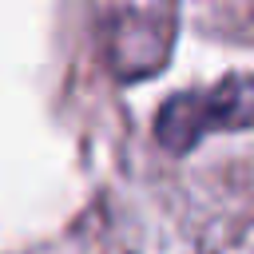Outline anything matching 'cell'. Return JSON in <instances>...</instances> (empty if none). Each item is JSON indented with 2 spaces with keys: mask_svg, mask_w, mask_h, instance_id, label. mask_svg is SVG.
Returning <instances> with one entry per match:
<instances>
[{
  "mask_svg": "<svg viewBox=\"0 0 254 254\" xmlns=\"http://www.w3.org/2000/svg\"><path fill=\"white\" fill-rule=\"evenodd\" d=\"M175 32V0H95V36L103 64L127 83L155 75L171 60Z\"/></svg>",
  "mask_w": 254,
  "mask_h": 254,
  "instance_id": "1",
  "label": "cell"
},
{
  "mask_svg": "<svg viewBox=\"0 0 254 254\" xmlns=\"http://www.w3.org/2000/svg\"><path fill=\"white\" fill-rule=\"evenodd\" d=\"M246 123H250V79L226 75L214 87L167 99L155 119V139L167 151H190L210 131H246Z\"/></svg>",
  "mask_w": 254,
  "mask_h": 254,
  "instance_id": "2",
  "label": "cell"
}]
</instances>
